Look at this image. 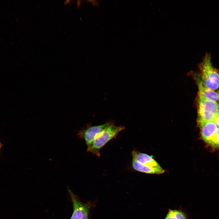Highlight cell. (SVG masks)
I'll use <instances>...</instances> for the list:
<instances>
[{
    "mask_svg": "<svg viewBox=\"0 0 219 219\" xmlns=\"http://www.w3.org/2000/svg\"><path fill=\"white\" fill-rule=\"evenodd\" d=\"M200 76L202 82L206 87L215 90L219 88V73L213 67L211 55L207 53L200 65Z\"/></svg>",
    "mask_w": 219,
    "mask_h": 219,
    "instance_id": "cell-1",
    "label": "cell"
},
{
    "mask_svg": "<svg viewBox=\"0 0 219 219\" xmlns=\"http://www.w3.org/2000/svg\"><path fill=\"white\" fill-rule=\"evenodd\" d=\"M124 128L123 126H116L112 122L96 137L87 151L99 156L101 148Z\"/></svg>",
    "mask_w": 219,
    "mask_h": 219,
    "instance_id": "cell-2",
    "label": "cell"
},
{
    "mask_svg": "<svg viewBox=\"0 0 219 219\" xmlns=\"http://www.w3.org/2000/svg\"><path fill=\"white\" fill-rule=\"evenodd\" d=\"M112 122H109L101 125L90 126L79 132L78 137L83 139L87 146V149L91 147L96 137Z\"/></svg>",
    "mask_w": 219,
    "mask_h": 219,
    "instance_id": "cell-5",
    "label": "cell"
},
{
    "mask_svg": "<svg viewBox=\"0 0 219 219\" xmlns=\"http://www.w3.org/2000/svg\"><path fill=\"white\" fill-rule=\"evenodd\" d=\"M198 124L214 121L219 111V105L216 102L198 96Z\"/></svg>",
    "mask_w": 219,
    "mask_h": 219,
    "instance_id": "cell-3",
    "label": "cell"
},
{
    "mask_svg": "<svg viewBox=\"0 0 219 219\" xmlns=\"http://www.w3.org/2000/svg\"><path fill=\"white\" fill-rule=\"evenodd\" d=\"M165 219H187L185 213L180 210H169Z\"/></svg>",
    "mask_w": 219,
    "mask_h": 219,
    "instance_id": "cell-10",
    "label": "cell"
},
{
    "mask_svg": "<svg viewBox=\"0 0 219 219\" xmlns=\"http://www.w3.org/2000/svg\"><path fill=\"white\" fill-rule=\"evenodd\" d=\"M210 144L214 147H219V128H218L215 136Z\"/></svg>",
    "mask_w": 219,
    "mask_h": 219,
    "instance_id": "cell-11",
    "label": "cell"
},
{
    "mask_svg": "<svg viewBox=\"0 0 219 219\" xmlns=\"http://www.w3.org/2000/svg\"><path fill=\"white\" fill-rule=\"evenodd\" d=\"M132 164L135 170L142 172L159 174L165 172V170L163 169H160L144 165L133 158Z\"/></svg>",
    "mask_w": 219,
    "mask_h": 219,
    "instance_id": "cell-9",
    "label": "cell"
},
{
    "mask_svg": "<svg viewBox=\"0 0 219 219\" xmlns=\"http://www.w3.org/2000/svg\"><path fill=\"white\" fill-rule=\"evenodd\" d=\"M73 203V211L70 219H90V211L93 207L92 202L82 203L78 197L68 189Z\"/></svg>",
    "mask_w": 219,
    "mask_h": 219,
    "instance_id": "cell-4",
    "label": "cell"
},
{
    "mask_svg": "<svg viewBox=\"0 0 219 219\" xmlns=\"http://www.w3.org/2000/svg\"><path fill=\"white\" fill-rule=\"evenodd\" d=\"M201 137L203 141L210 144L218 128L214 121L205 122L199 124Z\"/></svg>",
    "mask_w": 219,
    "mask_h": 219,
    "instance_id": "cell-6",
    "label": "cell"
},
{
    "mask_svg": "<svg viewBox=\"0 0 219 219\" xmlns=\"http://www.w3.org/2000/svg\"><path fill=\"white\" fill-rule=\"evenodd\" d=\"M1 146H2V145H1V143H0V148H1Z\"/></svg>",
    "mask_w": 219,
    "mask_h": 219,
    "instance_id": "cell-13",
    "label": "cell"
},
{
    "mask_svg": "<svg viewBox=\"0 0 219 219\" xmlns=\"http://www.w3.org/2000/svg\"><path fill=\"white\" fill-rule=\"evenodd\" d=\"M218 103H219V104H219V102H218Z\"/></svg>",
    "mask_w": 219,
    "mask_h": 219,
    "instance_id": "cell-14",
    "label": "cell"
},
{
    "mask_svg": "<svg viewBox=\"0 0 219 219\" xmlns=\"http://www.w3.org/2000/svg\"><path fill=\"white\" fill-rule=\"evenodd\" d=\"M195 77L198 89V96L205 99L212 100L217 103L219 101V94L205 86L203 83L199 75Z\"/></svg>",
    "mask_w": 219,
    "mask_h": 219,
    "instance_id": "cell-7",
    "label": "cell"
},
{
    "mask_svg": "<svg viewBox=\"0 0 219 219\" xmlns=\"http://www.w3.org/2000/svg\"><path fill=\"white\" fill-rule=\"evenodd\" d=\"M218 127L219 128V111L214 120Z\"/></svg>",
    "mask_w": 219,
    "mask_h": 219,
    "instance_id": "cell-12",
    "label": "cell"
},
{
    "mask_svg": "<svg viewBox=\"0 0 219 219\" xmlns=\"http://www.w3.org/2000/svg\"><path fill=\"white\" fill-rule=\"evenodd\" d=\"M132 154L133 159L142 164L160 169H162L151 156L147 154L134 150L132 152Z\"/></svg>",
    "mask_w": 219,
    "mask_h": 219,
    "instance_id": "cell-8",
    "label": "cell"
}]
</instances>
